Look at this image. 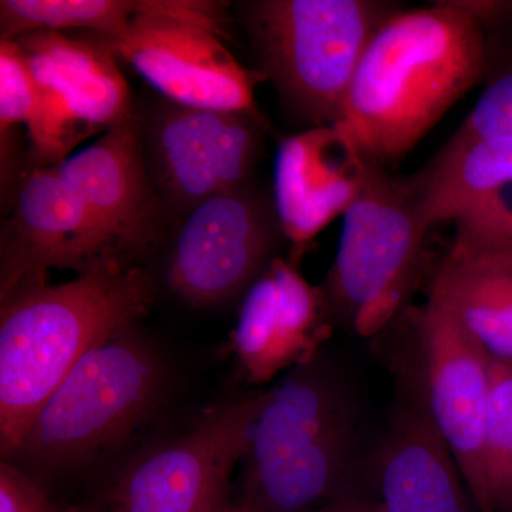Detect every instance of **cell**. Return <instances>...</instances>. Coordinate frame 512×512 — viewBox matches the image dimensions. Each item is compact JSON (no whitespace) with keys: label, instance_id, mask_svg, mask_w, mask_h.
Here are the masks:
<instances>
[{"label":"cell","instance_id":"2e32d148","mask_svg":"<svg viewBox=\"0 0 512 512\" xmlns=\"http://www.w3.org/2000/svg\"><path fill=\"white\" fill-rule=\"evenodd\" d=\"M370 161L336 126L285 138L275 163L274 204L284 237L305 245L345 215L362 191Z\"/></svg>","mask_w":512,"mask_h":512},{"label":"cell","instance_id":"5bb4252c","mask_svg":"<svg viewBox=\"0 0 512 512\" xmlns=\"http://www.w3.org/2000/svg\"><path fill=\"white\" fill-rule=\"evenodd\" d=\"M333 326L322 288L275 258L244 295L232 346L248 382L261 386L315 359Z\"/></svg>","mask_w":512,"mask_h":512},{"label":"cell","instance_id":"8fae6325","mask_svg":"<svg viewBox=\"0 0 512 512\" xmlns=\"http://www.w3.org/2000/svg\"><path fill=\"white\" fill-rule=\"evenodd\" d=\"M412 326L414 365L404 377L419 393L483 512L491 357L433 296L413 313Z\"/></svg>","mask_w":512,"mask_h":512},{"label":"cell","instance_id":"6da1fadb","mask_svg":"<svg viewBox=\"0 0 512 512\" xmlns=\"http://www.w3.org/2000/svg\"><path fill=\"white\" fill-rule=\"evenodd\" d=\"M497 59L468 0L399 8L367 45L335 126L367 161L387 168L483 82Z\"/></svg>","mask_w":512,"mask_h":512},{"label":"cell","instance_id":"d4e9b609","mask_svg":"<svg viewBox=\"0 0 512 512\" xmlns=\"http://www.w3.org/2000/svg\"><path fill=\"white\" fill-rule=\"evenodd\" d=\"M311 512H386L382 504L375 497H352L346 500L336 501V503L325 505L318 510Z\"/></svg>","mask_w":512,"mask_h":512},{"label":"cell","instance_id":"7a4b0ae2","mask_svg":"<svg viewBox=\"0 0 512 512\" xmlns=\"http://www.w3.org/2000/svg\"><path fill=\"white\" fill-rule=\"evenodd\" d=\"M360 400L349 375L319 353L266 390L242 464L241 503L254 512H311L362 497Z\"/></svg>","mask_w":512,"mask_h":512},{"label":"cell","instance_id":"ffe728a7","mask_svg":"<svg viewBox=\"0 0 512 512\" xmlns=\"http://www.w3.org/2000/svg\"><path fill=\"white\" fill-rule=\"evenodd\" d=\"M144 6L146 0H2L0 40L42 30L114 35L143 13Z\"/></svg>","mask_w":512,"mask_h":512},{"label":"cell","instance_id":"9c48e42d","mask_svg":"<svg viewBox=\"0 0 512 512\" xmlns=\"http://www.w3.org/2000/svg\"><path fill=\"white\" fill-rule=\"evenodd\" d=\"M266 392L208 410L185 436L127 467L106 512H214L228 503L235 467L247 454Z\"/></svg>","mask_w":512,"mask_h":512},{"label":"cell","instance_id":"9a60e30c","mask_svg":"<svg viewBox=\"0 0 512 512\" xmlns=\"http://www.w3.org/2000/svg\"><path fill=\"white\" fill-rule=\"evenodd\" d=\"M370 474L386 512H481L446 441L404 377Z\"/></svg>","mask_w":512,"mask_h":512},{"label":"cell","instance_id":"ba28073f","mask_svg":"<svg viewBox=\"0 0 512 512\" xmlns=\"http://www.w3.org/2000/svg\"><path fill=\"white\" fill-rule=\"evenodd\" d=\"M137 126L154 190L180 220L207 198L249 185L266 124L261 113L198 109L161 97L137 114Z\"/></svg>","mask_w":512,"mask_h":512},{"label":"cell","instance_id":"7c38bea8","mask_svg":"<svg viewBox=\"0 0 512 512\" xmlns=\"http://www.w3.org/2000/svg\"><path fill=\"white\" fill-rule=\"evenodd\" d=\"M8 205L0 231V299L46 284L52 269L82 275L126 262L57 167H26Z\"/></svg>","mask_w":512,"mask_h":512},{"label":"cell","instance_id":"5b68a950","mask_svg":"<svg viewBox=\"0 0 512 512\" xmlns=\"http://www.w3.org/2000/svg\"><path fill=\"white\" fill-rule=\"evenodd\" d=\"M399 8L377 0H254L239 9L259 72L296 116L320 127L342 120L367 45Z\"/></svg>","mask_w":512,"mask_h":512},{"label":"cell","instance_id":"ac0fdd59","mask_svg":"<svg viewBox=\"0 0 512 512\" xmlns=\"http://www.w3.org/2000/svg\"><path fill=\"white\" fill-rule=\"evenodd\" d=\"M443 303L491 359L512 363V244L456 231L431 279Z\"/></svg>","mask_w":512,"mask_h":512},{"label":"cell","instance_id":"484cf974","mask_svg":"<svg viewBox=\"0 0 512 512\" xmlns=\"http://www.w3.org/2000/svg\"><path fill=\"white\" fill-rule=\"evenodd\" d=\"M214 512H254L251 508L248 507L247 504L241 503V501H237V503H231L228 501L227 504L222 505V507L218 508L217 511Z\"/></svg>","mask_w":512,"mask_h":512},{"label":"cell","instance_id":"3957f363","mask_svg":"<svg viewBox=\"0 0 512 512\" xmlns=\"http://www.w3.org/2000/svg\"><path fill=\"white\" fill-rule=\"evenodd\" d=\"M143 266L110 262L59 285L0 299V451L9 460L46 400L84 355L153 306Z\"/></svg>","mask_w":512,"mask_h":512},{"label":"cell","instance_id":"277c9868","mask_svg":"<svg viewBox=\"0 0 512 512\" xmlns=\"http://www.w3.org/2000/svg\"><path fill=\"white\" fill-rule=\"evenodd\" d=\"M134 326L80 359L9 461L22 463L37 480L66 473L117 446L153 416L163 402L167 372Z\"/></svg>","mask_w":512,"mask_h":512},{"label":"cell","instance_id":"e0dca14e","mask_svg":"<svg viewBox=\"0 0 512 512\" xmlns=\"http://www.w3.org/2000/svg\"><path fill=\"white\" fill-rule=\"evenodd\" d=\"M412 181L431 227L512 244V138L451 137Z\"/></svg>","mask_w":512,"mask_h":512},{"label":"cell","instance_id":"7402d4cb","mask_svg":"<svg viewBox=\"0 0 512 512\" xmlns=\"http://www.w3.org/2000/svg\"><path fill=\"white\" fill-rule=\"evenodd\" d=\"M36 101V80L15 40H0V154L3 197H9L20 174L18 130L28 127Z\"/></svg>","mask_w":512,"mask_h":512},{"label":"cell","instance_id":"52a82bcc","mask_svg":"<svg viewBox=\"0 0 512 512\" xmlns=\"http://www.w3.org/2000/svg\"><path fill=\"white\" fill-rule=\"evenodd\" d=\"M221 3L146 0L114 35L83 37L123 60L161 97L198 109L259 114L254 89L265 76L229 52Z\"/></svg>","mask_w":512,"mask_h":512},{"label":"cell","instance_id":"8992f818","mask_svg":"<svg viewBox=\"0 0 512 512\" xmlns=\"http://www.w3.org/2000/svg\"><path fill=\"white\" fill-rule=\"evenodd\" d=\"M431 228L412 177L370 163L320 285L333 325L360 338H375L393 325L416 286Z\"/></svg>","mask_w":512,"mask_h":512},{"label":"cell","instance_id":"4316f807","mask_svg":"<svg viewBox=\"0 0 512 512\" xmlns=\"http://www.w3.org/2000/svg\"><path fill=\"white\" fill-rule=\"evenodd\" d=\"M77 512H83V511L77 510Z\"/></svg>","mask_w":512,"mask_h":512},{"label":"cell","instance_id":"603a6c76","mask_svg":"<svg viewBox=\"0 0 512 512\" xmlns=\"http://www.w3.org/2000/svg\"><path fill=\"white\" fill-rule=\"evenodd\" d=\"M454 138H512V60L495 67L490 80Z\"/></svg>","mask_w":512,"mask_h":512},{"label":"cell","instance_id":"30bf717a","mask_svg":"<svg viewBox=\"0 0 512 512\" xmlns=\"http://www.w3.org/2000/svg\"><path fill=\"white\" fill-rule=\"evenodd\" d=\"M284 237L274 201L251 185L222 192L178 220L165 279L192 306L231 301L255 284Z\"/></svg>","mask_w":512,"mask_h":512},{"label":"cell","instance_id":"cb8c5ba5","mask_svg":"<svg viewBox=\"0 0 512 512\" xmlns=\"http://www.w3.org/2000/svg\"><path fill=\"white\" fill-rule=\"evenodd\" d=\"M0 512H77L55 503L43 484L13 461L0 464Z\"/></svg>","mask_w":512,"mask_h":512},{"label":"cell","instance_id":"4fadbf2b","mask_svg":"<svg viewBox=\"0 0 512 512\" xmlns=\"http://www.w3.org/2000/svg\"><path fill=\"white\" fill-rule=\"evenodd\" d=\"M57 170L124 261L137 264L160 244L167 211L141 154L137 113L67 158Z\"/></svg>","mask_w":512,"mask_h":512},{"label":"cell","instance_id":"44dd1931","mask_svg":"<svg viewBox=\"0 0 512 512\" xmlns=\"http://www.w3.org/2000/svg\"><path fill=\"white\" fill-rule=\"evenodd\" d=\"M483 512H512V363L491 359L484 429Z\"/></svg>","mask_w":512,"mask_h":512},{"label":"cell","instance_id":"d6986e66","mask_svg":"<svg viewBox=\"0 0 512 512\" xmlns=\"http://www.w3.org/2000/svg\"><path fill=\"white\" fill-rule=\"evenodd\" d=\"M15 42L36 82L62 93L92 130L107 131L136 116L119 60L92 40L42 30Z\"/></svg>","mask_w":512,"mask_h":512}]
</instances>
